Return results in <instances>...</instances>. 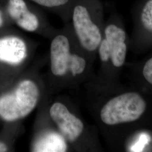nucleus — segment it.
<instances>
[{
    "label": "nucleus",
    "instance_id": "obj_12",
    "mask_svg": "<svg viewBox=\"0 0 152 152\" xmlns=\"http://www.w3.org/2000/svg\"><path fill=\"white\" fill-rule=\"evenodd\" d=\"M86 60L81 56L77 54H72L69 63V70L73 76L83 74L87 68Z\"/></svg>",
    "mask_w": 152,
    "mask_h": 152
},
{
    "label": "nucleus",
    "instance_id": "obj_6",
    "mask_svg": "<svg viewBox=\"0 0 152 152\" xmlns=\"http://www.w3.org/2000/svg\"><path fill=\"white\" fill-rule=\"evenodd\" d=\"M131 46L137 53L152 46V0L142 7Z\"/></svg>",
    "mask_w": 152,
    "mask_h": 152
},
{
    "label": "nucleus",
    "instance_id": "obj_5",
    "mask_svg": "<svg viewBox=\"0 0 152 152\" xmlns=\"http://www.w3.org/2000/svg\"><path fill=\"white\" fill-rule=\"evenodd\" d=\"M50 115L68 141H76L84 132L85 125L81 120L70 113L63 104H54L50 109Z\"/></svg>",
    "mask_w": 152,
    "mask_h": 152
},
{
    "label": "nucleus",
    "instance_id": "obj_15",
    "mask_svg": "<svg viewBox=\"0 0 152 152\" xmlns=\"http://www.w3.org/2000/svg\"><path fill=\"white\" fill-rule=\"evenodd\" d=\"M3 18H2V13L1 11L0 10V27L2 26L3 24Z\"/></svg>",
    "mask_w": 152,
    "mask_h": 152
},
{
    "label": "nucleus",
    "instance_id": "obj_8",
    "mask_svg": "<svg viewBox=\"0 0 152 152\" xmlns=\"http://www.w3.org/2000/svg\"><path fill=\"white\" fill-rule=\"evenodd\" d=\"M27 46L22 39L14 36L0 38V61L18 65L27 56Z\"/></svg>",
    "mask_w": 152,
    "mask_h": 152
},
{
    "label": "nucleus",
    "instance_id": "obj_10",
    "mask_svg": "<svg viewBox=\"0 0 152 152\" xmlns=\"http://www.w3.org/2000/svg\"><path fill=\"white\" fill-rule=\"evenodd\" d=\"M122 152H152V127L134 132L124 142Z\"/></svg>",
    "mask_w": 152,
    "mask_h": 152
},
{
    "label": "nucleus",
    "instance_id": "obj_14",
    "mask_svg": "<svg viewBox=\"0 0 152 152\" xmlns=\"http://www.w3.org/2000/svg\"><path fill=\"white\" fill-rule=\"evenodd\" d=\"M7 151V147L5 144L0 141V152H6Z\"/></svg>",
    "mask_w": 152,
    "mask_h": 152
},
{
    "label": "nucleus",
    "instance_id": "obj_2",
    "mask_svg": "<svg viewBox=\"0 0 152 152\" xmlns=\"http://www.w3.org/2000/svg\"><path fill=\"white\" fill-rule=\"evenodd\" d=\"M104 33L98 47L99 59L105 66L107 83L119 82L127 63L129 38L124 28L114 23L108 24Z\"/></svg>",
    "mask_w": 152,
    "mask_h": 152
},
{
    "label": "nucleus",
    "instance_id": "obj_13",
    "mask_svg": "<svg viewBox=\"0 0 152 152\" xmlns=\"http://www.w3.org/2000/svg\"><path fill=\"white\" fill-rule=\"evenodd\" d=\"M41 6L53 7L63 5L66 4L69 0H32Z\"/></svg>",
    "mask_w": 152,
    "mask_h": 152
},
{
    "label": "nucleus",
    "instance_id": "obj_3",
    "mask_svg": "<svg viewBox=\"0 0 152 152\" xmlns=\"http://www.w3.org/2000/svg\"><path fill=\"white\" fill-rule=\"evenodd\" d=\"M39 94L34 82L24 80L20 82L12 92L0 97V117L9 122L25 117L36 106Z\"/></svg>",
    "mask_w": 152,
    "mask_h": 152
},
{
    "label": "nucleus",
    "instance_id": "obj_7",
    "mask_svg": "<svg viewBox=\"0 0 152 152\" xmlns=\"http://www.w3.org/2000/svg\"><path fill=\"white\" fill-rule=\"evenodd\" d=\"M70 46L68 38L59 35L53 40L51 44V69L55 76L65 75L69 70L71 61Z\"/></svg>",
    "mask_w": 152,
    "mask_h": 152
},
{
    "label": "nucleus",
    "instance_id": "obj_1",
    "mask_svg": "<svg viewBox=\"0 0 152 152\" xmlns=\"http://www.w3.org/2000/svg\"><path fill=\"white\" fill-rule=\"evenodd\" d=\"M108 85L110 94L99 118L108 129L114 149L122 152L124 142L134 132L152 127V95L130 83Z\"/></svg>",
    "mask_w": 152,
    "mask_h": 152
},
{
    "label": "nucleus",
    "instance_id": "obj_9",
    "mask_svg": "<svg viewBox=\"0 0 152 152\" xmlns=\"http://www.w3.org/2000/svg\"><path fill=\"white\" fill-rule=\"evenodd\" d=\"M7 11L11 19L22 29L33 32L38 28L37 17L28 10L23 0H9Z\"/></svg>",
    "mask_w": 152,
    "mask_h": 152
},
{
    "label": "nucleus",
    "instance_id": "obj_4",
    "mask_svg": "<svg viewBox=\"0 0 152 152\" xmlns=\"http://www.w3.org/2000/svg\"><path fill=\"white\" fill-rule=\"evenodd\" d=\"M73 22L77 36L82 48L89 53L98 50L103 37L102 32L92 21L89 12L85 6L75 7Z\"/></svg>",
    "mask_w": 152,
    "mask_h": 152
},
{
    "label": "nucleus",
    "instance_id": "obj_11",
    "mask_svg": "<svg viewBox=\"0 0 152 152\" xmlns=\"http://www.w3.org/2000/svg\"><path fill=\"white\" fill-rule=\"evenodd\" d=\"M66 144L64 137L55 132H49L39 137L33 146V151L42 152H65Z\"/></svg>",
    "mask_w": 152,
    "mask_h": 152
}]
</instances>
